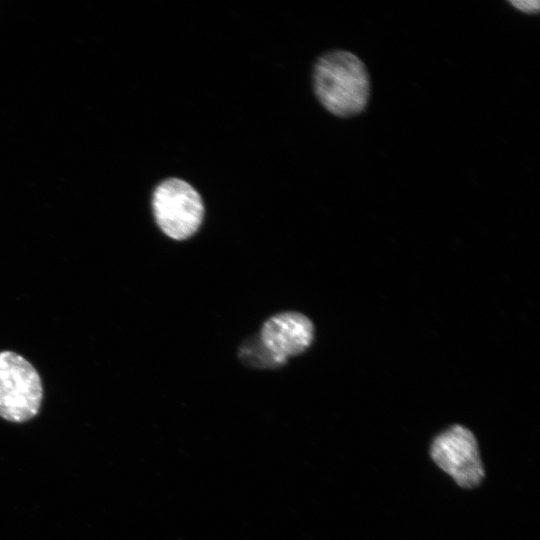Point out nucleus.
<instances>
[{
    "mask_svg": "<svg viewBox=\"0 0 540 540\" xmlns=\"http://www.w3.org/2000/svg\"><path fill=\"white\" fill-rule=\"evenodd\" d=\"M313 82L320 103L336 116L357 115L367 105L368 72L351 52L335 50L320 57L314 68Z\"/></svg>",
    "mask_w": 540,
    "mask_h": 540,
    "instance_id": "obj_1",
    "label": "nucleus"
},
{
    "mask_svg": "<svg viewBox=\"0 0 540 540\" xmlns=\"http://www.w3.org/2000/svg\"><path fill=\"white\" fill-rule=\"evenodd\" d=\"M42 398V382L34 366L15 352H0V416L25 422L38 413Z\"/></svg>",
    "mask_w": 540,
    "mask_h": 540,
    "instance_id": "obj_2",
    "label": "nucleus"
},
{
    "mask_svg": "<svg viewBox=\"0 0 540 540\" xmlns=\"http://www.w3.org/2000/svg\"><path fill=\"white\" fill-rule=\"evenodd\" d=\"M152 209L161 231L174 240L191 237L200 227L204 205L199 193L187 182L170 178L153 193Z\"/></svg>",
    "mask_w": 540,
    "mask_h": 540,
    "instance_id": "obj_3",
    "label": "nucleus"
},
{
    "mask_svg": "<svg viewBox=\"0 0 540 540\" xmlns=\"http://www.w3.org/2000/svg\"><path fill=\"white\" fill-rule=\"evenodd\" d=\"M429 452L435 464L462 488H475L485 477L477 439L462 425L450 426L439 433Z\"/></svg>",
    "mask_w": 540,
    "mask_h": 540,
    "instance_id": "obj_4",
    "label": "nucleus"
},
{
    "mask_svg": "<svg viewBox=\"0 0 540 540\" xmlns=\"http://www.w3.org/2000/svg\"><path fill=\"white\" fill-rule=\"evenodd\" d=\"M259 337L283 366L289 357L301 354L310 346L314 325L300 312H281L264 322Z\"/></svg>",
    "mask_w": 540,
    "mask_h": 540,
    "instance_id": "obj_5",
    "label": "nucleus"
},
{
    "mask_svg": "<svg viewBox=\"0 0 540 540\" xmlns=\"http://www.w3.org/2000/svg\"><path fill=\"white\" fill-rule=\"evenodd\" d=\"M239 358L249 367L275 369L282 365L264 346L259 335L246 339L239 348Z\"/></svg>",
    "mask_w": 540,
    "mask_h": 540,
    "instance_id": "obj_6",
    "label": "nucleus"
},
{
    "mask_svg": "<svg viewBox=\"0 0 540 540\" xmlns=\"http://www.w3.org/2000/svg\"><path fill=\"white\" fill-rule=\"evenodd\" d=\"M515 8L525 13H537L540 9V3L536 0L510 1Z\"/></svg>",
    "mask_w": 540,
    "mask_h": 540,
    "instance_id": "obj_7",
    "label": "nucleus"
}]
</instances>
